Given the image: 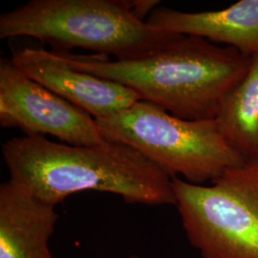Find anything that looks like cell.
Wrapping results in <instances>:
<instances>
[{"label": "cell", "instance_id": "cell-1", "mask_svg": "<svg viewBox=\"0 0 258 258\" xmlns=\"http://www.w3.org/2000/svg\"><path fill=\"white\" fill-rule=\"evenodd\" d=\"M1 151L10 178L55 207L85 190L115 194L128 204L176 205L172 178L121 143L70 146L25 135L2 143Z\"/></svg>", "mask_w": 258, "mask_h": 258}, {"label": "cell", "instance_id": "cell-2", "mask_svg": "<svg viewBox=\"0 0 258 258\" xmlns=\"http://www.w3.org/2000/svg\"><path fill=\"white\" fill-rule=\"evenodd\" d=\"M73 68L120 83L177 118L214 120L222 102L248 72L250 57L202 37H178L151 55L110 60L55 52Z\"/></svg>", "mask_w": 258, "mask_h": 258}, {"label": "cell", "instance_id": "cell-3", "mask_svg": "<svg viewBox=\"0 0 258 258\" xmlns=\"http://www.w3.org/2000/svg\"><path fill=\"white\" fill-rule=\"evenodd\" d=\"M149 25L126 0H31L0 16V38L32 37L53 52L82 48L133 60L178 37Z\"/></svg>", "mask_w": 258, "mask_h": 258}, {"label": "cell", "instance_id": "cell-4", "mask_svg": "<svg viewBox=\"0 0 258 258\" xmlns=\"http://www.w3.org/2000/svg\"><path fill=\"white\" fill-rule=\"evenodd\" d=\"M96 122L105 140L135 148L171 178L191 184L212 183L247 163L223 138L216 120H183L145 101Z\"/></svg>", "mask_w": 258, "mask_h": 258}, {"label": "cell", "instance_id": "cell-5", "mask_svg": "<svg viewBox=\"0 0 258 258\" xmlns=\"http://www.w3.org/2000/svg\"><path fill=\"white\" fill-rule=\"evenodd\" d=\"M186 238L202 258H258V164L226 170L210 185L172 178Z\"/></svg>", "mask_w": 258, "mask_h": 258}, {"label": "cell", "instance_id": "cell-6", "mask_svg": "<svg viewBox=\"0 0 258 258\" xmlns=\"http://www.w3.org/2000/svg\"><path fill=\"white\" fill-rule=\"evenodd\" d=\"M0 125L26 136L51 135L70 146H99L107 140L95 119L0 58Z\"/></svg>", "mask_w": 258, "mask_h": 258}, {"label": "cell", "instance_id": "cell-7", "mask_svg": "<svg viewBox=\"0 0 258 258\" xmlns=\"http://www.w3.org/2000/svg\"><path fill=\"white\" fill-rule=\"evenodd\" d=\"M11 59L29 78L95 120L119 113L141 101L134 90L77 70L53 51L26 47L15 51Z\"/></svg>", "mask_w": 258, "mask_h": 258}, {"label": "cell", "instance_id": "cell-8", "mask_svg": "<svg viewBox=\"0 0 258 258\" xmlns=\"http://www.w3.org/2000/svg\"><path fill=\"white\" fill-rule=\"evenodd\" d=\"M55 207L10 178L0 185V258H53Z\"/></svg>", "mask_w": 258, "mask_h": 258}, {"label": "cell", "instance_id": "cell-9", "mask_svg": "<svg viewBox=\"0 0 258 258\" xmlns=\"http://www.w3.org/2000/svg\"><path fill=\"white\" fill-rule=\"evenodd\" d=\"M147 22L162 31L226 44L249 57L258 55V0H241L226 9L196 13L160 7Z\"/></svg>", "mask_w": 258, "mask_h": 258}, {"label": "cell", "instance_id": "cell-10", "mask_svg": "<svg viewBox=\"0 0 258 258\" xmlns=\"http://www.w3.org/2000/svg\"><path fill=\"white\" fill-rule=\"evenodd\" d=\"M228 145L247 162L258 157V55L250 56L248 72L225 98L216 118Z\"/></svg>", "mask_w": 258, "mask_h": 258}, {"label": "cell", "instance_id": "cell-11", "mask_svg": "<svg viewBox=\"0 0 258 258\" xmlns=\"http://www.w3.org/2000/svg\"><path fill=\"white\" fill-rule=\"evenodd\" d=\"M126 258H140V257H138V256H134V255H132V256H128V257H126Z\"/></svg>", "mask_w": 258, "mask_h": 258}, {"label": "cell", "instance_id": "cell-12", "mask_svg": "<svg viewBox=\"0 0 258 258\" xmlns=\"http://www.w3.org/2000/svg\"><path fill=\"white\" fill-rule=\"evenodd\" d=\"M255 163H257V164H258V157H257V160H256V162H255Z\"/></svg>", "mask_w": 258, "mask_h": 258}]
</instances>
